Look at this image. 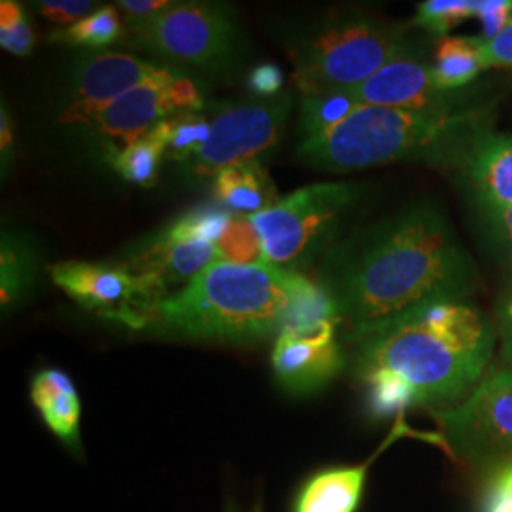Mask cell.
<instances>
[{
  "label": "cell",
  "instance_id": "cell-1",
  "mask_svg": "<svg viewBox=\"0 0 512 512\" xmlns=\"http://www.w3.org/2000/svg\"><path fill=\"white\" fill-rule=\"evenodd\" d=\"M353 338L433 302H465L478 272L433 203L406 207L329 249L321 270Z\"/></svg>",
  "mask_w": 512,
  "mask_h": 512
},
{
  "label": "cell",
  "instance_id": "cell-2",
  "mask_svg": "<svg viewBox=\"0 0 512 512\" xmlns=\"http://www.w3.org/2000/svg\"><path fill=\"white\" fill-rule=\"evenodd\" d=\"M357 374L374 418L463 401L488 374L495 332L469 302H433L355 338Z\"/></svg>",
  "mask_w": 512,
  "mask_h": 512
},
{
  "label": "cell",
  "instance_id": "cell-3",
  "mask_svg": "<svg viewBox=\"0 0 512 512\" xmlns=\"http://www.w3.org/2000/svg\"><path fill=\"white\" fill-rule=\"evenodd\" d=\"M494 122V110L482 105L452 114L361 107L327 133L302 139L298 156L332 173L395 162L458 169Z\"/></svg>",
  "mask_w": 512,
  "mask_h": 512
},
{
  "label": "cell",
  "instance_id": "cell-4",
  "mask_svg": "<svg viewBox=\"0 0 512 512\" xmlns=\"http://www.w3.org/2000/svg\"><path fill=\"white\" fill-rule=\"evenodd\" d=\"M308 277L264 264L219 260L158 306L154 327L192 340L256 344L279 334Z\"/></svg>",
  "mask_w": 512,
  "mask_h": 512
},
{
  "label": "cell",
  "instance_id": "cell-5",
  "mask_svg": "<svg viewBox=\"0 0 512 512\" xmlns=\"http://www.w3.org/2000/svg\"><path fill=\"white\" fill-rule=\"evenodd\" d=\"M414 48L399 25L366 16L332 19L294 52V84L302 95L351 90Z\"/></svg>",
  "mask_w": 512,
  "mask_h": 512
},
{
  "label": "cell",
  "instance_id": "cell-6",
  "mask_svg": "<svg viewBox=\"0 0 512 512\" xmlns=\"http://www.w3.org/2000/svg\"><path fill=\"white\" fill-rule=\"evenodd\" d=\"M359 188L351 183H317L281 198L249 217L270 264L293 270L329 249L340 220L353 207Z\"/></svg>",
  "mask_w": 512,
  "mask_h": 512
},
{
  "label": "cell",
  "instance_id": "cell-7",
  "mask_svg": "<svg viewBox=\"0 0 512 512\" xmlns=\"http://www.w3.org/2000/svg\"><path fill=\"white\" fill-rule=\"evenodd\" d=\"M135 46L167 61L219 69L236 52L238 25L228 6L175 2L164 14L129 29Z\"/></svg>",
  "mask_w": 512,
  "mask_h": 512
},
{
  "label": "cell",
  "instance_id": "cell-8",
  "mask_svg": "<svg viewBox=\"0 0 512 512\" xmlns=\"http://www.w3.org/2000/svg\"><path fill=\"white\" fill-rule=\"evenodd\" d=\"M440 435L461 458L512 459V368L490 370L459 403L435 412Z\"/></svg>",
  "mask_w": 512,
  "mask_h": 512
},
{
  "label": "cell",
  "instance_id": "cell-9",
  "mask_svg": "<svg viewBox=\"0 0 512 512\" xmlns=\"http://www.w3.org/2000/svg\"><path fill=\"white\" fill-rule=\"evenodd\" d=\"M291 109L293 97L289 93L220 107L211 118L207 143L188 162L192 173L217 177L226 167L256 162L279 143Z\"/></svg>",
  "mask_w": 512,
  "mask_h": 512
},
{
  "label": "cell",
  "instance_id": "cell-10",
  "mask_svg": "<svg viewBox=\"0 0 512 512\" xmlns=\"http://www.w3.org/2000/svg\"><path fill=\"white\" fill-rule=\"evenodd\" d=\"M48 270L55 285L82 308L131 329L152 325L162 304V298L126 266L69 260Z\"/></svg>",
  "mask_w": 512,
  "mask_h": 512
},
{
  "label": "cell",
  "instance_id": "cell-11",
  "mask_svg": "<svg viewBox=\"0 0 512 512\" xmlns=\"http://www.w3.org/2000/svg\"><path fill=\"white\" fill-rule=\"evenodd\" d=\"M179 73L167 65H156L135 55H88L74 69L69 95L59 120L67 126L90 129L97 116L135 86Z\"/></svg>",
  "mask_w": 512,
  "mask_h": 512
},
{
  "label": "cell",
  "instance_id": "cell-12",
  "mask_svg": "<svg viewBox=\"0 0 512 512\" xmlns=\"http://www.w3.org/2000/svg\"><path fill=\"white\" fill-rule=\"evenodd\" d=\"M349 92L363 107L408 110L420 114H452L478 107L469 103L465 93L440 90L431 76V61L425 59L418 46L393 59Z\"/></svg>",
  "mask_w": 512,
  "mask_h": 512
},
{
  "label": "cell",
  "instance_id": "cell-13",
  "mask_svg": "<svg viewBox=\"0 0 512 512\" xmlns=\"http://www.w3.org/2000/svg\"><path fill=\"white\" fill-rule=\"evenodd\" d=\"M272 366L277 382L294 395L323 389L344 366L338 327L281 330L275 338Z\"/></svg>",
  "mask_w": 512,
  "mask_h": 512
},
{
  "label": "cell",
  "instance_id": "cell-14",
  "mask_svg": "<svg viewBox=\"0 0 512 512\" xmlns=\"http://www.w3.org/2000/svg\"><path fill=\"white\" fill-rule=\"evenodd\" d=\"M219 260L215 243L181 241L160 232L133 249L122 266L141 277L164 302L165 298L181 293L205 268Z\"/></svg>",
  "mask_w": 512,
  "mask_h": 512
},
{
  "label": "cell",
  "instance_id": "cell-15",
  "mask_svg": "<svg viewBox=\"0 0 512 512\" xmlns=\"http://www.w3.org/2000/svg\"><path fill=\"white\" fill-rule=\"evenodd\" d=\"M177 76L181 73L143 82L97 116L90 131L103 141L109 156L145 137L167 116L177 114L169 92V86Z\"/></svg>",
  "mask_w": 512,
  "mask_h": 512
},
{
  "label": "cell",
  "instance_id": "cell-16",
  "mask_svg": "<svg viewBox=\"0 0 512 512\" xmlns=\"http://www.w3.org/2000/svg\"><path fill=\"white\" fill-rule=\"evenodd\" d=\"M463 183L478 209L512 207V135L488 131L459 164Z\"/></svg>",
  "mask_w": 512,
  "mask_h": 512
},
{
  "label": "cell",
  "instance_id": "cell-17",
  "mask_svg": "<svg viewBox=\"0 0 512 512\" xmlns=\"http://www.w3.org/2000/svg\"><path fill=\"white\" fill-rule=\"evenodd\" d=\"M31 401L42 421L65 446H80L82 401L71 376L59 368L40 370L31 380Z\"/></svg>",
  "mask_w": 512,
  "mask_h": 512
},
{
  "label": "cell",
  "instance_id": "cell-18",
  "mask_svg": "<svg viewBox=\"0 0 512 512\" xmlns=\"http://www.w3.org/2000/svg\"><path fill=\"white\" fill-rule=\"evenodd\" d=\"M368 465L329 467L311 475L298 490L294 512H357L365 492Z\"/></svg>",
  "mask_w": 512,
  "mask_h": 512
},
{
  "label": "cell",
  "instance_id": "cell-19",
  "mask_svg": "<svg viewBox=\"0 0 512 512\" xmlns=\"http://www.w3.org/2000/svg\"><path fill=\"white\" fill-rule=\"evenodd\" d=\"M213 190L224 209L243 217L264 213L281 200L260 160L222 169L215 177Z\"/></svg>",
  "mask_w": 512,
  "mask_h": 512
},
{
  "label": "cell",
  "instance_id": "cell-20",
  "mask_svg": "<svg viewBox=\"0 0 512 512\" xmlns=\"http://www.w3.org/2000/svg\"><path fill=\"white\" fill-rule=\"evenodd\" d=\"M488 71L482 37H442L437 40L431 76L442 92H463L478 74Z\"/></svg>",
  "mask_w": 512,
  "mask_h": 512
},
{
  "label": "cell",
  "instance_id": "cell-21",
  "mask_svg": "<svg viewBox=\"0 0 512 512\" xmlns=\"http://www.w3.org/2000/svg\"><path fill=\"white\" fill-rule=\"evenodd\" d=\"M165 150V141L154 126L139 141L110 154V165L124 181L137 186H152L158 179Z\"/></svg>",
  "mask_w": 512,
  "mask_h": 512
},
{
  "label": "cell",
  "instance_id": "cell-22",
  "mask_svg": "<svg viewBox=\"0 0 512 512\" xmlns=\"http://www.w3.org/2000/svg\"><path fill=\"white\" fill-rule=\"evenodd\" d=\"M363 105L349 90L308 93L300 101V133L304 139L317 137L348 120Z\"/></svg>",
  "mask_w": 512,
  "mask_h": 512
},
{
  "label": "cell",
  "instance_id": "cell-23",
  "mask_svg": "<svg viewBox=\"0 0 512 512\" xmlns=\"http://www.w3.org/2000/svg\"><path fill=\"white\" fill-rule=\"evenodd\" d=\"M37 262L21 239L4 234L0 247V302L2 310L16 306L35 281Z\"/></svg>",
  "mask_w": 512,
  "mask_h": 512
},
{
  "label": "cell",
  "instance_id": "cell-24",
  "mask_svg": "<svg viewBox=\"0 0 512 512\" xmlns=\"http://www.w3.org/2000/svg\"><path fill=\"white\" fill-rule=\"evenodd\" d=\"M165 141V158L190 162L202 150L211 133V120L202 112H177L156 124Z\"/></svg>",
  "mask_w": 512,
  "mask_h": 512
},
{
  "label": "cell",
  "instance_id": "cell-25",
  "mask_svg": "<svg viewBox=\"0 0 512 512\" xmlns=\"http://www.w3.org/2000/svg\"><path fill=\"white\" fill-rule=\"evenodd\" d=\"M122 35L124 21L120 18V10L114 6H103L71 27L57 29L50 35V40L78 48H103L118 42Z\"/></svg>",
  "mask_w": 512,
  "mask_h": 512
},
{
  "label": "cell",
  "instance_id": "cell-26",
  "mask_svg": "<svg viewBox=\"0 0 512 512\" xmlns=\"http://www.w3.org/2000/svg\"><path fill=\"white\" fill-rule=\"evenodd\" d=\"M482 0H425L412 19L414 27H420L429 35L448 37V33L467 19L478 18Z\"/></svg>",
  "mask_w": 512,
  "mask_h": 512
},
{
  "label": "cell",
  "instance_id": "cell-27",
  "mask_svg": "<svg viewBox=\"0 0 512 512\" xmlns=\"http://www.w3.org/2000/svg\"><path fill=\"white\" fill-rule=\"evenodd\" d=\"M234 215L220 207H198L194 211H188L183 217L173 220L169 226H165L164 232L167 238L181 239V241H207L215 243L219 241L224 230L228 228Z\"/></svg>",
  "mask_w": 512,
  "mask_h": 512
},
{
  "label": "cell",
  "instance_id": "cell-28",
  "mask_svg": "<svg viewBox=\"0 0 512 512\" xmlns=\"http://www.w3.org/2000/svg\"><path fill=\"white\" fill-rule=\"evenodd\" d=\"M220 260L230 264H264L268 262L262 249V241L249 217L234 215L228 228L217 241Z\"/></svg>",
  "mask_w": 512,
  "mask_h": 512
},
{
  "label": "cell",
  "instance_id": "cell-29",
  "mask_svg": "<svg viewBox=\"0 0 512 512\" xmlns=\"http://www.w3.org/2000/svg\"><path fill=\"white\" fill-rule=\"evenodd\" d=\"M480 512H512V459L490 467L482 486Z\"/></svg>",
  "mask_w": 512,
  "mask_h": 512
},
{
  "label": "cell",
  "instance_id": "cell-30",
  "mask_svg": "<svg viewBox=\"0 0 512 512\" xmlns=\"http://www.w3.org/2000/svg\"><path fill=\"white\" fill-rule=\"evenodd\" d=\"M478 220L494 251L512 266V207L480 209Z\"/></svg>",
  "mask_w": 512,
  "mask_h": 512
},
{
  "label": "cell",
  "instance_id": "cell-31",
  "mask_svg": "<svg viewBox=\"0 0 512 512\" xmlns=\"http://www.w3.org/2000/svg\"><path fill=\"white\" fill-rule=\"evenodd\" d=\"M35 6L42 18L59 25L61 29L71 27L97 10V2L90 0H40Z\"/></svg>",
  "mask_w": 512,
  "mask_h": 512
},
{
  "label": "cell",
  "instance_id": "cell-32",
  "mask_svg": "<svg viewBox=\"0 0 512 512\" xmlns=\"http://www.w3.org/2000/svg\"><path fill=\"white\" fill-rule=\"evenodd\" d=\"M478 19L482 23L484 40L497 37L512 19V0H482Z\"/></svg>",
  "mask_w": 512,
  "mask_h": 512
},
{
  "label": "cell",
  "instance_id": "cell-33",
  "mask_svg": "<svg viewBox=\"0 0 512 512\" xmlns=\"http://www.w3.org/2000/svg\"><path fill=\"white\" fill-rule=\"evenodd\" d=\"M175 2L171 0H120L116 2V8L126 16L129 29H135L150 19L164 14Z\"/></svg>",
  "mask_w": 512,
  "mask_h": 512
},
{
  "label": "cell",
  "instance_id": "cell-34",
  "mask_svg": "<svg viewBox=\"0 0 512 512\" xmlns=\"http://www.w3.org/2000/svg\"><path fill=\"white\" fill-rule=\"evenodd\" d=\"M283 88V73L274 63L256 65L249 74V90L255 93L258 99L277 97Z\"/></svg>",
  "mask_w": 512,
  "mask_h": 512
},
{
  "label": "cell",
  "instance_id": "cell-35",
  "mask_svg": "<svg viewBox=\"0 0 512 512\" xmlns=\"http://www.w3.org/2000/svg\"><path fill=\"white\" fill-rule=\"evenodd\" d=\"M484 63H486V69L512 71V19L497 37L484 40Z\"/></svg>",
  "mask_w": 512,
  "mask_h": 512
},
{
  "label": "cell",
  "instance_id": "cell-36",
  "mask_svg": "<svg viewBox=\"0 0 512 512\" xmlns=\"http://www.w3.org/2000/svg\"><path fill=\"white\" fill-rule=\"evenodd\" d=\"M0 46L4 52L19 57L31 54L35 48V31L29 18L23 19L12 31H0Z\"/></svg>",
  "mask_w": 512,
  "mask_h": 512
},
{
  "label": "cell",
  "instance_id": "cell-37",
  "mask_svg": "<svg viewBox=\"0 0 512 512\" xmlns=\"http://www.w3.org/2000/svg\"><path fill=\"white\" fill-rule=\"evenodd\" d=\"M12 148H14V124L12 116L2 103L0 109V154H2V173H6V164L12 162Z\"/></svg>",
  "mask_w": 512,
  "mask_h": 512
},
{
  "label": "cell",
  "instance_id": "cell-38",
  "mask_svg": "<svg viewBox=\"0 0 512 512\" xmlns=\"http://www.w3.org/2000/svg\"><path fill=\"white\" fill-rule=\"evenodd\" d=\"M27 18L23 6L16 0H2L0 2V31L16 29L23 19Z\"/></svg>",
  "mask_w": 512,
  "mask_h": 512
},
{
  "label": "cell",
  "instance_id": "cell-39",
  "mask_svg": "<svg viewBox=\"0 0 512 512\" xmlns=\"http://www.w3.org/2000/svg\"><path fill=\"white\" fill-rule=\"evenodd\" d=\"M497 317H499V325H501L503 334H505V340L512 348V277L507 291L501 296Z\"/></svg>",
  "mask_w": 512,
  "mask_h": 512
}]
</instances>
